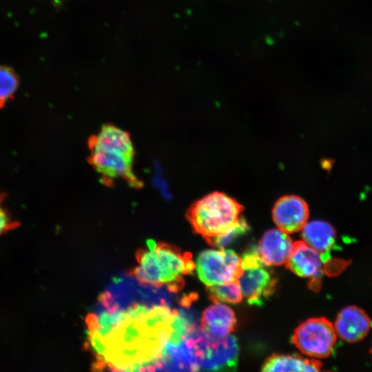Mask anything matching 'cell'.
I'll return each mask as SVG.
<instances>
[{
	"instance_id": "6da1fadb",
	"label": "cell",
	"mask_w": 372,
	"mask_h": 372,
	"mask_svg": "<svg viewBox=\"0 0 372 372\" xmlns=\"http://www.w3.org/2000/svg\"><path fill=\"white\" fill-rule=\"evenodd\" d=\"M175 311L142 301L119 305L101 293L85 319L94 369L152 371L171 333Z\"/></svg>"
},
{
	"instance_id": "7a4b0ae2",
	"label": "cell",
	"mask_w": 372,
	"mask_h": 372,
	"mask_svg": "<svg viewBox=\"0 0 372 372\" xmlns=\"http://www.w3.org/2000/svg\"><path fill=\"white\" fill-rule=\"evenodd\" d=\"M88 149V162L100 174L105 185L123 179L132 187L143 186L133 172L135 151L129 132L113 124H105L89 138Z\"/></svg>"
},
{
	"instance_id": "3957f363",
	"label": "cell",
	"mask_w": 372,
	"mask_h": 372,
	"mask_svg": "<svg viewBox=\"0 0 372 372\" xmlns=\"http://www.w3.org/2000/svg\"><path fill=\"white\" fill-rule=\"evenodd\" d=\"M147 245V249L137 251L138 265L130 274L143 285L165 288L174 293L180 291L185 285L183 276L196 268L191 254L152 240H148Z\"/></svg>"
},
{
	"instance_id": "277c9868",
	"label": "cell",
	"mask_w": 372,
	"mask_h": 372,
	"mask_svg": "<svg viewBox=\"0 0 372 372\" xmlns=\"http://www.w3.org/2000/svg\"><path fill=\"white\" fill-rule=\"evenodd\" d=\"M243 209V206L231 197L214 192L192 203L186 216L194 231L206 240L234 225Z\"/></svg>"
},
{
	"instance_id": "5b68a950",
	"label": "cell",
	"mask_w": 372,
	"mask_h": 372,
	"mask_svg": "<svg viewBox=\"0 0 372 372\" xmlns=\"http://www.w3.org/2000/svg\"><path fill=\"white\" fill-rule=\"evenodd\" d=\"M242 271L238 278L242 296L250 305L262 306L276 289V279L254 247L241 257Z\"/></svg>"
},
{
	"instance_id": "8992f818",
	"label": "cell",
	"mask_w": 372,
	"mask_h": 372,
	"mask_svg": "<svg viewBox=\"0 0 372 372\" xmlns=\"http://www.w3.org/2000/svg\"><path fill=\"white\" fill-rule=\"evenodd\" d=\"M337 334L334 325L324 318H312L294 331L291 342L304 355L316 358L331 355Z\"/></svg>"
},
{
	"instance_id": "52a82bcc",
	"label": "cell",
	"mask_w": 372,
	"mask_h": 372,
	"mask_svg": "<svg viewBox=\"0 0 372 372\" xmlns=\"http://www.w3.org/2000/svg\"><path fill=\"white\" fill-rule=\"evenodd\" d=\"M196 268L199 279L207 287L238 280L242 271L241 258L226 248L202 251Z\"/></svg>"
},
{
	"instance_id": "ba28073f",
	"label": "cell",
	"mask_w": 372,
	"mask_h": 372,
	"mask_svg": "<svg viewBox=\"0 0 372 372\" xmlns=\"http://www.w3.org/2000/svg\"><path fill=\"white\" fill-rule=\"evenodd\" d=\"M238 355L239 345L234 335L214 337L205 331L200 370L234 371L238 365Z\"/></svg>"
},
{
	"instance_id": "9c48e42d",
	"label": "cell",
	"mask_w": 372,
	"mask_h": 372,
	"mask_svg": "<svg viewBox=\"0 0 372 372\" xmlns=\"http://www.w3.org/2000/svg\"><path fill=\"white\" fill-rule=\"evenodd\" d=\"M309 216L307 203L296 195L280 197L272 209V218L277 227L288 234L301 230Z\"/></svg>"
},
{
	"instance_id": "30bf717a",
	"label": "cell",
	"mask_w": 372,
	"mask_h": 372,
	"mask_svg": "<svg viewBox=\"0 0 372 372\" xmlns=\"http://www.w3.org/2000/svg\"><path fill=\"white\" fill-rule=\"evenodd\" d=\"M334 328L342 340L355 343L363 340L371 328V320L366 312L356 306H347L338 314Z\"/></svg>"
},
{
	"instance_id": "8fae6325",
	"label": "cell",
	"mask_w": 372,
	"mask_h": 372,
	"mask_svg": "<svg viewBox=\"0 0 372 372\" xmlns=\"http://www.w3.org/2000/svg\"><path fill=\"white\" fill-rule=\"evenodd\" d=\"M329 259L316 251L303 240L293 242L291 255L286 263L287 267L302 278H320L322 265Z\"/></svg>"
},
{
	"instance_id": "7c38bea8",
	"label": "cell",
	"mask_w": 372,
	"mask_h": 372,
	"mask_svg": "<svg viewBox=\"0 0 372 372\" xmlns=\"http://www.w3.org/2000/svg\"><path fill=\"white\" fill-rule=\"evenodd\" d=\"M293 242L288 234L278 229L265 232L258 247L259 254L267 266L286 264L291 253Z\"/></svg>"
},
{
	"instance_id": "4fadbf2b",
	"label": "cell",
	"mask_w": 372,
	"mask_h": 372,
	"mask_svg": "<svg viewBox=\"0 0 372 372\" xmlns=\"http://www.w3.org/2000/svg\"><path fill=\"white\" fill-rule=\"evenodd\" d=\"M236 324L234 311L220 302H214L208 307L200 320L201 328L214 337H225L231 334Z\"/></svg>"
},
{
	"instance_id": "5bb4252c",
	"label": "cell",
	"mask_w": 372,
	"mask_h": 372,
	"mask_svg": "<svg viewBox=\"0 0 372 372\" xmlns=\"http://www.w3.org/2000/svg\"><path fill=\"white\" fill-rule=\"evenodd\" d=\"M302 229L303 241L329 259V251L335 242V228L327 221L315 220L307 223Z\"/></svg>"
},
{
	"instance_id": "9a60e30c",
	"label": "cell",
	"mask_w": 372,
	"mask_h": 372,
	"mask_svg": "<svg viewBox=\"0 0 372 372\" xmlns=\"http://www.w3.org/2000/svg\"><path fill=\"white\" fill-rule=\"evenodd\" d=\"M322 364L314 359L298 355L273 354L265 360L263 371H319Z\"/></svg>"
},
{
	"instance_id": "2e32d148",
	"label": "cell",
	"mask_w": 372,
	"mask_h": 372,
	"mask_svg": "<svg viewBox=\"0 0 372 372\" xmlns=\"http://www.w3.org/2000/svg\"><path fill=\"white\" fill-rule=\"evenodd\" d=\"M209 298L214 302L236 304L242 299V293L238 280L207 287Z\"/></svg>"
},
{
	"instance_id": "e0dca14e",
	"label": "cell",
	"mask_w": 372,
	"mask_h": 372,
	"mask_svg": "<svg viewBox=\"0 0 372 372\" xmlns=\"http://www.w3.org/2000/svg\"><path fill=\"white\" fill-rule=\"evenodd\" d=\"M20 85V79L10 66L0 65V109L13 99Z\"/></svg>"
},
{
	"instance_id": "ac0fdd59",
	"label": "cell",
	"mask_w": 372,
	"mask_h": 372,
	"mask_svg": "<svg viewBox=\"0 0 372 372\" xmlns=\"http://www.w3.org/2000/svg\"><path fill=\"white\" fill-rule=\"evenodd\" d=\"M249 229V227L246 220L240 217L238 221L227 230L218 236L206 240V241L209 245L219 249H225L235 239L246 234Z\"/></svg>"
},
{
	"instance_id": "d6986e66",
	"label": "cell",
	"mask_w": 372,
	"mask_h": 372,
	"mask_svg": "<svg viewBox=\"0 0 372 372\" xmlns=\"http://www.w3.org/2000/svg\"><path fill=\"white\" fill-rule=\"evenodd\" d=\"M4 194L0 193V235L17 227L18 223L10 218L8 212L3 206Z\"/></svg>"
},
{
	"instance_id": "ffe728a7",
	"label": "cell",
	"mask_w": 372,
	"mask_h": 372,
	"mask_svg": "<svg viewBox=\"0 0 372 372\" xmlns=\"http://www.w3.org/2000/svg\"><path fill=\"white\" fill-rule=\"evenodd\" d=\"M371 353H372V346H371Z\"/></svg>"
}]
</instances>
